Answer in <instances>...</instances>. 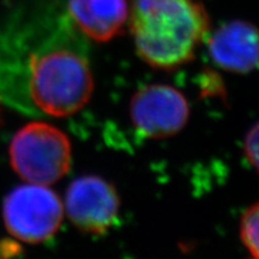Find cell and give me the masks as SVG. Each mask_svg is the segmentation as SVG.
<instances>
[{"mask_svg": "<svg viewBox=\"0 0 259 259\" xmlns=\"http://www.w3.org/2000/svg\"><path fill=\"white\" fill-rule=\"evenodd\" d=\"M211 60L222 70L248 73L259 65V29L245 21H232L212 32L208 41Z\"/></svg>", "mask_w": 259, "mask_h": 259, "instance_id": "7", "label": "cell"}, {"mask_svg": "<svg viewBox=\"0 0 259 259\" xmlns=\"http://www.w3.org/2000/svg\"><path fill=\"white\" fill-rule=\"evenodd\" d=\"M244 149L248 162L259 174V121L246 135Z\"/></svg>", "mask_w": 259, "mask_h": 259, "instance_id": "10", "label": "cell"}, {"mask_svg": "<svg viewBox=\"0 0 259 259\" xmlns=\"http://www.w3.org/2000/svg\"><path fill=\"white\" fill-rule=\"evenodd\" d=\"M67 9L79 31L97 42L118 36L130 14L127 0H70Z\"/></svg>", "mask_w": 259, "mask_h": 259, "instance_id": "8", "label": "cell"}, {"mask_svg": "<svg viewBox=\"0 0 259 259\" xmlns=\"http://www.w3.org/2000/svg\"><path fill=\"white\" fill-rule=\"evenodd\" d=\"M93 90L88 57L67 31H0V99L9 105L63 118L79 112Z\"/></svg>", "mask_w": 259, "mask_h": 259, "instance_id": "1", "label": "cell"}, {"mask_svg": "<svg viewBox=\"0 0 259 259\" xmlns=\"http://www.w3.org/2000/svg\"><path fill=\"white\" fill-rule=\"evenodd\" d=\"M70 139L47 122H29L12 138L10 162L24 181L52 185L66 176L71 167Z\"/></svg>", "mask_w": 259, "mask_h": 259, "instance_id": "3", "label": "cell"}, {"mask_svg": "<svg viewBox=\"0 0 259 259\" xmlns=\"http://www.w3.org/2000/svg\"><path fill=\"white\" fill-rule=\"evenodd\" d=\"M135 127L149 138H167L185 127L190 106L179 90L166 84L139 89L130 103Z\"/></svg>", "mask_w": 259, "mask_h": 259, "instance_id": "5", "label": "cell"}, {"mask_svg": "<svg viewBox=\"0 0 259 259\" xmlns=\"http://www.w3.org/2000/svg\"><path fill=\"white\" fill-rule=\"evenodd\" d=\"M64 209L80 232L101 235L118 220L120 199L111 183L100 177L85 176L71 183Z\"/></svg>", "mask_w": 259, "mask_h": 259, "instance_id": "6", "label": "cell"}, {"mask_svg": "<svg viewBox=\"0 0 259 259\" xmlns=\"http://www.w3.org/2000/svg\"><path fill=\"white\" fill-rule=\"evenodd\" d=\"M128 22L138 56L161 70L193 59L210 28L197 0H132Z\"/></svg>", "mask_w": 259, "mask_h": 259, "instance_id": "2", "label": "cell"}, {"mask_svg": "<svg viewBox=\"0 0 259 259\" xmlns=\"http://www.w3.org/2000/svg\"><path fill=\"white\" fill-rule=\"evenodd\" d=\"M10 234L29 244L53 238L64 218V204L47 185L29 183L12 190L3 204Z\"/></svg>", "mask_w": 259, "mask_h": 259, "instance_id": "4", "label": "cell"}, {"mask_svg": "<svg viewBox=\"0 0 259 259\" xmlns=\"http://www.w3.org/2000/svg\"><path fill=\"white\" fill-rule=\"evenodd\" d=\"M240 236L242 244L251 255L259 258V202L252 204L250 208L242 213Z\"/></svg>", "mask_w": 259, "mask_h": 259, "instance_id": "9", "label": "cell"}]
</instances>
